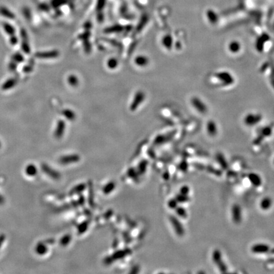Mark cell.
Here are the masks:
<instances>
[{"mask_svg": "<svg viewBox=\"0 0 274 274\" xmlns=\"http://www.w3.org/2000/svg\"><path fill=\"white\" fill-rule=\"evenodd\" d=\"M213 261L215 265L218 268L219 271L222 273H227L228 272L227 267L225 263L224 262L222 259V253L219 249H215L212 254Z\"/></svg>", "mask_w": 274, "mask_h": 274, "instance_id": "cell-1", "label": "cell"}, {"mask_svg": "<svg viewBox=\"0 0 274 274\" xmlns=\"http://www.w3.org/2000/svg\"><path fill=\"white\" fill-rule=\"evenodd\" d=\"M169 220L171 225H172V226L174 228V231H175L177 236L180 237L184 236L185 229L180 220L175 216H170Z\"/></svg>", "mask_w": 274, "mask_h": 274, "instance_id": "cell-2", "label": "cell"}, {"mask_svg": "<svg viewBox=\"0 0 274 274\" xmlns=\"http://www.w3.org/2000/svg\"><path fill=\"white\" fill-rule=\"evenodd\" d=\"M131 253V250L129 249H123V250H119L116 252H115L112 255L107 257L106 258L105 261L106 263H110L111 262H113L115 260H119L121 258H123L126 255H128Z\"/></svg>", "mask_w": 274, "mask_h": 274, "instance_id": "cell-3", "label": "cell"}, {"mask_svg": "<svg viewBox=\"0 0 274 274\" xmlns=\"http://www.w3.org/2000/svg\"><path fill=\"white\" fill-rule=\"evenodd\" d=\"M232 219L236 224H239L242 221V210L238 204H234L232 208Z\"/></svg>", "mask_w": 274, "mask_h": 274, "instance_id": "cell-4", "label": "cell"}, {"mask_svg": "<svg viewBox=\"0 0 274 274\" xmlns=\"http://www.w3.org/2000/svg\"><path fill=\"white\" fill-rule=\"evenodd\" d=\"M80 160V156L76 154H72L65 155L61 158L60 159V163L63 164H68L71 163H77Z\"/></svg>", "mask_w": 274, "mask_h": 274, "instance_id": "cell-5", "label": "cell"}, {"mask_svg": "<svg viewBox=\"0 0 274 274\" xmlns=\"http://www.w3.org/2000/svg\"><path fill=\"white\" fill-rule=\"evenodd\" d=\"M251 251L254 253H267L270 251V247L265 244H257L252 246Z\"/></svg>", "mask_w": 274, "mask_h": 274, "instance_id": "cell-6", "label": "cell"}, {"mask_svg": "<svg viewBox=\"0 0 274 274\" xmlns=\"http://www.w3.org/2000/svg\"><path fill=\"white\" fill-rule=\"evenodd\" d=\"M248 177L253 185L256 186V187H258V186H260L261 185L262 181L260 177L256 173H250Z\"/></svg>", "mask_w": 274, "mask_h": 274, "instance_id": "cell-7", "label": "cell"}, {"mask_svg": "<svg viewBox=\"0 0 274 274\" xmlns=\"http://www.w3.org/2000/svg\"><path fill=\"white\" fill-rule=\"evenodd\" d=\"M272 205V200L270 197H266L263 198L260 203V207L263 210H268Z\"/></svg>", "mask_w": 274, "mask_h": 274, "instance_id": "cell-8", "label": "cell"}, {"mask_svg": "<svg viewBox=\"0 0 274 274\" xmlns=\"http://www.w3.org/2000/svg\"><path fill=\"white\" fill-rule=\"evenodd\" d=\"M217 160L223 169H226L228 168V164L227 161L222 154L219 153L217 155Z\"/></svg>", "mask_w": 274, "mask_h": 274, "instance_id": "cell-9", "label": "cell"}, {"mask_svg": "<svg viewBox=\"0 0 274 274\" xmlns=\"http://www.w3.org/2000/svg\"><path fill=\"white\" fill-rule=\"evenodd\" d=\"M115 187H116V185L114 182H110L107 183L104 187V189H103V192H104L105 194H109L111 192L113 191L114 189H115Z\"/></svg>", "mask_w": 274, "mask_h": 274, "instance_id": "cell-10", "label": "cell"}, {"mask_svg": "<svg viewBox=\"0 0 274 274\" xmlns=\"http://www.w3.org/2000/svg\"><path fill=\"white\" fill-rule=\"evenodd\" d=\"M208 133L211 136H214L217 133V128L214 123H209L207 126Z\"/></svg>", "mask_w": 274, "mask_h": 274, "instance_id": "cell-11", "label": "cell"}, {"mask_svg": "<svg viewBox=\"0 0 274 274\" xmlns=\"http://www.w3.org/2000/svg\"><path fill=\"white\" fill-rule=\"evenodd\" d=\"M86 188V185L84 183H81L77 185L76 187H74L72 189L71 191V194H78L82 192Z\"/></svg>", "mask_w": 274, "mask_h": 274, "instance_id": "cell-12", "label": "cell"}, {"mask_svg": "<svg viewBox=\"0 0 274 274\" xmlns=\"http://www.w3.org/2000/svg\"><path fill=\"white\" fill-rule=\"evenodd\" d=\"M175 199H177V200L178 201V203H186V202H187L189 200V195H184V194H180L177 195V197H175Z\"/></svg>", "mask_w": 274, "mask_h": 274, "instance_id": "cell-13", "label": "cell"}, {"mask_svg": "<svg viewBox=\"0 0 274 274\" xmlns=\"http://www.w3.org/2000/svg\"><path fill=\"white\" fill-rule=\"evenodd\" d=\"M176 209V213L178 215L179 217H182V218H185L187 217V213L186 209H184L183 207H178L177 206L175 208Z\"/></svg>", "mask_w": 274, "mask_h": 274, "instance_id": "cell-14", "label": "cell"}, {"mask_svg": "<svg viewBox=\"0 0 274 274\" xmlns=\"http://www.w3.org/2000/svg\"><path fill=\"white\" fill-rule=\"evenodd\" d=\"M16 84V81L13 79H10L8 80L6 82H4V84L3 85V90H8L12 88Z\"/></svg>", "mask_w": 274, "mask_h": 274, "instance_id": "cell-15", "label": "cell"}, {"mask_svg": "<svg viewBox=\"0 0 274 274\" xmlns=\"http://www.w3.org/2000/svg\"><path fill=\"white\" fill-rule=\"evenodd\" d=\"M147 164H148V162H147L146 161H141V162L139 164L138 168L139 174L144 173V172L146 170V168H147Z\"/></svg>", "mask_w": 274, "mask_h": 274, "instance_id": "cell-16", "label": "cell"}, {"mask_svg": "<svg viewBox=\"0 0 274 274\" xmlns=\"http://www.w3.org/2000/svg\"><path fill=\"white\" fill-rule=\"evenodd\" d=\"M71 237L70 235H68V234L66 235V236H64L61 239L60 244H62V246H67L71 242Z\"/></svg>", "mask_w": 274, "mask_h": 274, "instance_id": "cell-17", "label": "cell"}, {"mask_svg": "<svg viewBox=\"0 0 274 274\" xmlns=\"http://www.w3.org/2000/svg\"><path fill=\"white\" fill-rule=\"evenodd\" d=\"M128 175L129 177H131V178L136 179L138 177V172H136V170L134 168H130L128 169Z\"/></svg>", "mask_w": 274, "mask_h": 274, "instance_id": "cell-18", "label": "cell"}, {"mask_svg": "<svg viewBox=\"0 0 274 274\" xmlns=\"http://www.w3.org/2000/svg\"><path fill=\"white\" fill-rule=\"evenodd\" d=\"M88 225V223L86 222L82 223L78 227V231H79V232L81 233H83V232H85L87 230Z\"/></svg>", "mask_w": 274, "mask_h": 274, "instance_id": "cell-19", "label": "cell"}, {"mask_svg": "<svg viewBox=\"0 0 274 274\" xmlns=\"http://www.w3.org/2000/svg\"><path fill=\"white\" fill-rule=\"evenodd\" d=\"M178 201L176 199H172L168 202V206L171 209H175L178 206Z\"/></svg>", "mask_w": 274, "mask_h": 274, "instance_id": "cell-20", "label": "cell"}, {"mask_svg": "<svg viewBox=\"0 0 274 274\" xmlns=\"http://www.w3.org/2000/svg\"><path fill=\"white\" fill-rule=\"evenodd\" d=\"M4 29H5V31L6 32L9 34H10V35H13V34H14L15 32V31H14V29L11 26H10L9 24H4Z\"/></svg>", "mask_w": 274, "mask_h": 274, "instance_id": "cell-21", "label": "cell"}, {"mask_svg": "<svg viewBox=\"0 0 274 274\" xmlns=\"http://www.w3.org/2000/svg\"><path fill=\"white\" fill-rule=\"evenodd\" d=\"M189 192H190L189 187L187 185H184L182 188H181L180 193L184 194V195H189Z\"/></svg>", "mask_w": 274, "mask_h": 274, "instance_id": "cell-22", "label": "cell"}, {"mask_svg": "<svg viewBox=\"0 0 274 274\" xmlns=\"http://www.w3.org/2000/svg\"><path fill=\"white\" fill-rule=\"evenodd\" d=\"M22 49H23L24 52L25 53H29V47L27 44L26 43L25 40H24V42L22 43Z\"/></svg>", "mask_w": 274, "mask_h": 274, "instance_id": "cell-23", "label": "cell"}, {"mask_svg": "<svg viewBox=\"0 0 274 274\" xmlns=\"http://www.w3.org/2000/svg\"><path fill=\"white\" fill-rule=\"evenodd\" d=\"M13 58H14V60H16L17 62H22L24 60L23 57L21 55L18 54V53H17L16 55H15L13 57Z\"/></svg>", "mask_w": 274, "mask_h": 274, "instance_id": "cell-24", "label": "cell"}, {"mask_svg": "<svg viewBox=\"0 0 274 274\" xmlns=\"http://www.w3.org/2000/svg\"><path fill=\"white\" fill-rule=\"evenodd\" d=\"M10 42L12 44V45H15V44L17 43V38L15 36H13L10 39Z\"/></svg>", "mask_w": 274, "mask_h": 274, "instance_id": "cell-25", "label": "cell"}]
</instances>
